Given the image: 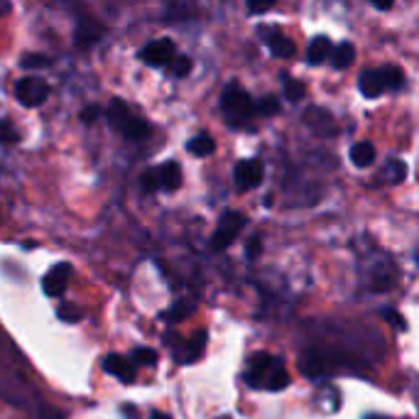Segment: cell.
<instances>
[{"instance_id": "cell-33", "label": "cell", "mask_w": 419, "mask_h": 419, "mask_svg": "<svg viewBox=\"0 0 419 419\" xmlns=\"http://www.w3.org/2000/svg\"><path fill=\"white\" fill-rule=\"evenodd\" d=\"M385 319H388L390 324L395 326V329H399V331H404V329H407V324H404V319H402V316L397 314V311L388 309V311H385Z\"/></svg>"}, {"instance_id": "cell-9", "label": "cell", "mask_w": 419, "mask_h": 419, "mask_svg": "<svg viewBox=\"0 0 419 419\" xmlns=\"http://www.w3.org/2000/svg\"><path fill=\"white\" fill-rule=\"evenodd\" d=\"M103 370H105L108 375H113V378L123 380V383H133L135 375H138V370H135V363H133V360L125 358V355H118V353L105 355Z\"/></svg>"}, {"instance_id": "cell-30", "label": "cell", "mask_w": 419, "mask_h": 419, "mask_svg": "<svg viewBox=\"0 0 419 419\" xmlns=\"http://www.w3.org/2000/svg\"><path fill=\"white\" fill-rule=\"evenodd\" d=\"M245 6H248V10L255 13V15H263V13H267L270 8L274 6V0H245Z\"/></svg>"}, {"instance_id": "cell-15", "label": "cell", "mask_w": 419, "mask_h": 419, "mask_svg": "<svg viewBox=\"0 0 419 419\" xmlns=\"http://www.w3.org/2000/svg\"><path fill=\"white\" fill-rule=\"evenodd\" d=\"M331 66H334V69H348L351 64H353L355 61V47L351 45V42H341L339 47H334V50H331Z\"/></svg>"}, {"instance_id": "cell-14", "label": "cell", "mask_w": 419, "mask_h": 419, "mask_svg": "<svg viewBox=\"0 0 419 419\" xmlns=\"http://www.w3.org/2000/svg\"><path fill=\"white\" fill-rule=\"evenodd\" d=\"M101 35H103V27L98 25V22L94 20H81L79 27H76V47H91L96 45V42L101 40Z\"/></svg>"}, {"instance_id": "cell-23", "label": "cell", "mask_w": 419, "mask_h": 419, "mask_svg": "<svg viewBox=\"0 0 419 419\" xmlns=\"http://www.w3.org/2000/svg\"><path fill=\"white\" fill-rule=\"evenodd\" d=\"M0 142H3V145H15V142H20V133H17L15 125L8 123V120H0Z\"/></svg>"}, {"instance_id": "cell-3", "label": "cell", "mask_w": 419, "mask_h": 419, "mask_svg": "<svg viewBox=\"0 0 419 419\" xmlns=\"http://www.w3.org/2000/svg\"><path fill=\"white\" fill-rule=\"evenodd\" d=\"M243 226H245V216L240 214V211H226L223 219L219 221L216 233L211 235V250L221 253V250L228 248V245L238 238V233L243 230Z\"/></svg>"}, {"instance_id": "cell-39", "label": "cell", "mask_w": 419, "mask_h": 419, "mask_svg": "<svg viewBox=\"0 0 419 419\" xmlns=\"http://www.w3.org/2000/svg\"><path fill=\"white\" fill-rule=\"evenodd\" d=\"M150 419H172V417H170V414H165V412H152Z\"/></svg>"}, {"instance_id": "cell-34", "label": "cell", "mask_w": 419, "mask_h": 419, "mask_svg": "<svg viewBox=\"0 0 419 419\" xmlns=\"http://www.w3.org/2000/svg\"><path fill=\"white\" fill-rule=\"evenodd\" d=\"M191 311V307H184V302H179V304L175 307L172 311H167V319L170 321H177V319H182V316H186Z\"/></svg>"}, {"instance_id": "cell-2", "label": "cell", "mask_w": 419, "mask_h": 419, "mask_svg": "<svg viewBox=\"0 0 419 419\" xmlns=\"http://www.w3.org/2000/svg\"><path fill=\"white\" fill-rule=\"evenodd\" d=\"M105 120H108V125L115 130V133H120L123 138L128 140H140L147 135V123L145 120L135 118L133 113H130V108L123 103L120 98H113L108 105V110H105Z\"/></svg>"}, {"instance_id": "cell-16", "label": "cell", "mask_w": 419, "mask_h": 419, "mask_svg": "<svg viewBox=\"0 0 419 419\" xmlns=\"http://www.w3.org/2000/svg\"><path fill=\"white\" fill-rule=\"evenodd\" d=\"M375 157H378V152H375V145L373 142H355L353 147H351V162H353L355 167H370L375 162Z\"/></svg>"}, {"instance_id": "cell-32", "label": "cell", "mask_w": 419, "mask_h": 419, "mask_svg": "<svg viewBox=\"0 0 419 419\" xmlns=\"http://www.w3.org/2000/svg\"><path fill=\"white\" fill-rule=\"evenodd\" d=\"M260 248H263V240L255 235V238H250L248 240V245H245V253H248V258L250 260H255L260 255Z\"/></svg>"}, {"instance_id": "cell-37", "label": "cell", "mask_w": 419, "mask_h": 419, "mask_svg": "<svg viewBox=\"0 0 419 419\" xmlns=\"http://www.w3.org/2000/svg\"><path fill=\"white\" fill-rule=\"evenodd\" d=\"M123 414L128 419H138V407H133V404H125L123 407Z\"/></svg>"}, {"instance_id": "cell-27", "label": "cell", "mask_w": 419, "mask_h": 419, "mask_svg": "<svg viewBox=\"0 0 419 419\" xmlns=\"http://www.w3.org/2000/svg\"><path fill=\"white\" fill-rule=\"evenodd\" d=\"M52 59L47 54H25L20 59V66L22 69H45V66H50Z\"/></svg>"}, {"instance_id": "cell-1", "label": "cell", "mask_w": 419, "mask_h": 419, "mask_svg": "<svg viewBox=\"0 0 419 419\" xmlns=\"http://www.w3.org/2000/svg\"><path fill=\"white\" fill-rule=\"evenodd\" d=\"M221 110H223V118L230 128H243L250 123L255 113V101L248 96V91H243L240 86L230 84L228 89L221 96Z\"/></svg>"}, {"instance_id": "cell-12", "label": "cell", "mask_w": 419, "mask_h": 419, "mask_svg": "<svg viewBox=\"0 0 419 419\" xmlns=\"http://www.w3.org/2000/svg\"><path fill=\"white\" fill-rule=\"evenodd\" d=\"M270 360H272V355L270 353H255L253 358H250L248 373H245V383H248L250 388H263L265 370H267Z\"/></svg>"}, {"instance_id": "cell-40", "label": "cell", "mask_w": 419, "mask_h": 419, "mask_svg": "<svg viewBox=\"0 0 419 419\" xmlns=\"http://www.w3.org/2000/svg\"><path fill=\"white\" fill-rule=\"evenodd\" d=\"M219 419H230V417H219Z\"/></svg>"}, {"instance_id": "cell-17", "label": "cell", "mask_w": 419, "mask_h": 419, "mask_svg": "<svg viewBox=\"0 0 419 419\" xmlns=\"http://www.w3.org/2000/svg\"><path fill=\"white\" fill-rule=\"evenodd\" d=\"M378 79L383 91H399L404 86V74L397 66H383V69H378Z\"/></svg>"}, {"instance_id": "cell-25", "label": "cell", "mask_w": 419, "mask_h": 419, "mask_svg": "<svg viewBox=\"0 0 419 419\" xmlns=\"http://www.w3.org/2000/svg\"><path fill=\"white\" fill-rule=\"evenodd\" d=\"M57 316H59L61 321H69V324H74V321H81L84 309H81L79 304H61L59 309H57Z\"/></svg>"}, {"instance_id": "cell-24", "label": "cell", "mask_w": 419, "mask_h": 419, "mask_svg": "<svg viewBox=\"0 0 419 419\" xmlns=\"http://www.w3.org/2000/svg\"><path fill=\"white\" fill-rule=\"evenodd\" d=\"M133 363L135 365H147V368H155V365H157V353L152 348H135L133 351Z\"/></svg>"}, {"instance_id": "cell-21", "label": "cell", "mask_w": 419, "mask_h": 419, "mask_svg": "<svg viewBox=\"0 0 419 419\" xmlns=\"http://www.w3.org/2000/svg\"><path fill=\"white\" fill-rule=\"evenodd\" d=\"M282 79V89H285V98L290 101V103H300L302 96H304V84H300V81H295L290 74H282L279 76Z\"/></svg>"}, {"instance_id": "cell-38", "label": "cell", "mask_w": 419, "mask_h": 419, "mask_svg": "<svg viewBox=\"0 0 419 419\" xmlns=\"http://www.w3.org/2000/svg\"><path fill=\"white\" fill-rule=\"evenodd\" d=\"M10 13V0H0V17Z\"/></svg>"}, {"instance_id": "cell-35", "label": "cell", "mask_w": 419, "mask_h": 419, "mask_svg": "<svg viewBox=\"0 0 419 419\" xmlns=\"http://www.w3.org/2000/svg\"><path fill=\"white\" fill-rule=\"evenodd\" d=\"M42 419H61V412L52 407H42Z\"/></svg>"}, {"instance_id": "cell-26", "label": "cell", "mask_w": 419, "mask_h": 419, "mask_svg": "<svg viewBox=\"0 0 419 419\" xmlns=\"http://www.w3.org/2000/svg\"><path fill=\"white\" fill-rule=\"evenodd\" d=\"M404 175H407V167H404V162H399L397 157H390V160H388V179L392 182V184H397V182L404 179Z\"/></svg>"}, {"instance_id": "cell-8", "label": "cell", "mask_w": 419, "mask_h": 419, "mask_svg": "<svg viewBox=\"0 0 419 419\" xmlns=\"http://www.w3.org/2000/svg\"><path fill=\"white\" fill-rule=\"evenodd\" d=\"M260 37H263V42L267 45V50L272 52L274 57H279V59H287V57H292L297 52L295 42H292L290 37L279 35L272 27H260Z\"/></svg>"}, {"instance_id": "cell-20", "label": "cell", "mask_w": 419, "mask_h": 419, "mask_svg": "<svg viewBox=\"0 0 419 419\" xmlns=\"http://www.w3.org/2000/svg\"><path fill=\"white\" fill-rule=\"evenodd\" d=\"M204 341H206V331H199V334L191 339V344H184V351L177 353V360H179V363H191V360H196L204 353Z\"/></svg>"}, {"instance_id": "cell-28", "label": "cell", "mask_w": 419, "mask_h": 419, "mask_svg": "<svg viewBox=\"0 0 419 419\" xmlns=\"http://www.w3.org/2000/svg\"><path fill=\"white\" fill-rule=\"evenodd\" d=\"M255 110H258L260 115H274L279 110V101L274 98V96H265V98H260L258 103H255Z\"/></svg>"}, {"instance_id": "cell-6", "label": "cell", "mask_w": 419, "mask_h": 419, "mask_svg": "<svg viewBox=\"0 0 419 419\" xmlns=\"http://www.w3.org/2000/svg\"><path fill=\"white\" fill-rule=\"evenodd\" d=\"M263 162L260 160H243L235 165L233 170V179H235V186H238L240 191H250L255 189V186L263 184Z\"/></svg>"}, {"instance_id": "cell-4", "label": "cell", "mask_w": 419, "mask_h": 419, "mask_svg": "<svg viewBox=\"0 0 419 419\" xmlns=\"http://www.w3.org/2000/svg\"><path fill=\"white\" fill-rule=\"evenodd\" d=\"M15 96L22 105H27V108H37V105L45 103L47 96H50V86H47L42 79H37V76H25V79L17 81Z\"/></svg>"}, {"instance_id": "cell-18", "label": "cell", "mask_w": 419, "mask_h": 419, "mask_svg": "<svg viewBox=\"0 0 419 419\" xmlns=\"http://www.w3.org/2000/svg\"><path fill=\"white\" fill-rule=\"evenodd\" d=\"M358 89L365 98H378V96L383 94V86H380V79H378V69L363 71L358 79Z\"/></svg>"}, {"instance_id": "cell-31", "label": "cell", "mask_w": 419, "mask_h": 419, "mask_svg": "<svg viewBox=\"0 0 419 419\" xmlns=\"http://www.w3.org/2000/svg\"><path fill=\"white\" fill-rule=\"evenodd\" d=\"M101 115H103V110H101V105H89V108H84L81 110V120H84V123H96V120L101 118Z\"/></svg>"}, {"instance_id": "cell-5", "label": "cell", "mask_w": 419, "mask_h": 419, "mask_svg": "<svg viewBox=\"0 0 419 419\" xmlns=\"http://www.w3.org/2000/svg\"><path fill=\"white\" fill-rule=\"evenodd\" d=\"M177 54V47L172 40L162 37V40H155L145 47V50H140V61L147 66H155V69H165Z\"/></svg>"}, {"instance_id": "cell-10", "label": "cell", "mask_w": 419, "mask_h": 419, "mask_svg": "<svg viewBox=\"0 0 419 419\" xmlns=\"http://www.w3.org/2000/svg\"><path fill=\"white\" fill-rule=\"evenodd\" d=\"M287 385H290V375H287V368L285 363H282V358H274L270 360L267 370H265V380H263V388L272 390V392H277V390H285Z\"/></svg>"}, {"instance_id": "cell-13", "label": "cell", "mask_w": 419, "mask_h": 419, "mask_svg": "<svg viewBox=\"0 0 419 419\" xmlns=\"http://www.w3.org/2000/svg\"><path fill=\"white\" fill-rule=\"evenodd\" d=\"M331 50H334V45H331L329 37H324V35L314 37V40L309 42V50H307V61H309L311 66L324 64V61H329Z\"/></svg>"}, {"instance_id": "cell-29", "label": "cell", "mask_w": 419, "mask_h": 419, "mask_svg": "<svg viewBox=\"0 0 419 419\" xmlns=\"http://www.w3.org/2000/svg\"><path fill=\"white\" fill-rule=\"evenodd\" d=\"M140 184H142V189H145L147 194H152V191L160 189V186H157V170H145V172H142V177H140Z\"/></svg>"}, {"instance_id": "cell-11", "label": "cell", "mask_w": 419, "mask_h": 419, "mask_svg": "<svg viewBox=\"0 0 419 419\" xmlns=\"http://www.w3.org/2000/svg\"><path fill=\"white\" fill-rule=\"evenodd\" d=\"M157 170V186L165 191H177L182 186V170L177 162H165V165L155 167Z\"/></svg>"}, {"instance_id": "cell-19", "label": "cell", "mask_w": 419, "mask_h": 419, "mask_svg": "<svg viewBox=\"0 0 419 419\" xmlns=\"http://www.w3.org/2000/svg\"><path fill=\"white\" fill-rule=\"evenodd\" d=\"M186 150H189L191 155H196V157H209V155H214V152H216V142H214V138H211V135L199 133L196 138L189 140Z\"/></svg>"}, {"instance_id": "cell-22", "label": "cell", "mask_w": 419, "mask_h": 419, "mask_svg": "<svg viewBox=\"0 0 419 419\" xmlns=\"http://www.w3.org/2000/svg\"><path fill=\"white\" fill-rule=\"evenodd\" d=\"M165 69L170 71L175 79H184V76L191 71V59L186 54H175V59H172Z\"/></svg>"}, {"instance_id": "cell-7", "label": "cell", "mask_w": 419, "mask_h": 419, "mask_svg": "<svg viewBox=\"0 0 419 419\" xmlns=\"http://www.w3.org/2000/svg\"><path fill=\"white\" fill-rule=\"evenodd\" d=\"M69 279H71V265L59 263L45 274V279H42V290H45L47 297H61L66 290V285H69Z\"/></svg>"}, {"instance_id": "cell-36", "label": "cell", "mask_w": 419, "mask_h": 419, "mask_svg": "<svg viewBox=\"0 0 419 419\" xmlns=\"http://www.w3.org/2000/svg\"><path fill=\"white\" fill-rule=\"evenodd\" d=\"M370 3H373V6L378 8V10H390L395 0H370Z\"/></svg>"}]
</instances>
